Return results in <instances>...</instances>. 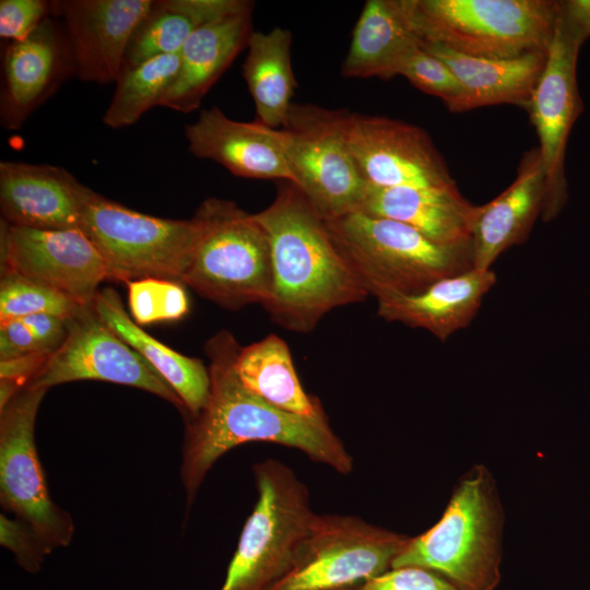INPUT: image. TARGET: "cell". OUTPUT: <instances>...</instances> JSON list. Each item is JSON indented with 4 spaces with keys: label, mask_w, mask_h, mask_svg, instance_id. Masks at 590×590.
Masks as SVG:
<instances>
[{
    "label": "cell",
    "mask_w": 590,
    "mask_h": 590,
    "mask_svg": "<svg viewBox=\"0 0 590 590\" xmlns=\"http://www.w3.org/2000/svg\"><path fill=\"white\" fill-rule=\"evenodd\" d=\"M582 42L559 12L542 74L524 107L539 138L545 176L544 222L556 217L568 199L565 154L571 128L583 110L577 84Z\"/></svg>",
    "instance_id": "cell-12"
},
{
    "label": "cell",
    "mask_w": 590,
    "mask_h": 590,
    "mask_svg": "<svg viewBox=\"0 0 590 590\" xmlns=\"http://www.w3.org/2000/svg\"><path fill=\"white\" fill-rule=\"evenodd\" d=\"M404 223L445 247H472L477 205L457 185L444 188L367 186L361 210Z\"/></svg>",
    "instance_id": "cell-21"
},
{
    "label": "cell",
    "mask_w": 590,
    "mask_h": 590,
    "mask_svg": "<svg viewBox=\"0 0 590 590\" xmlns=\"http://www.w3.org/2000/svg\"><path fill=\"white\" fill-rule=\"evenodd\" d=\"M80 229L101 255L107 279L182 282L198 241V221L163 219L131 210L88 188Z\"/></svg>",
    "instance_id": "cell-8"
},
{
    "label": "cell",
    "mask_w": 590,
    "mask_h": 590,
    "mask_svg": "<svg viewBox=\"0 0 590 590\" xmlns=\"http://www.w3.org/2000/svg\"><path fill=\"white\" fill-rule=\"evenodd\" d=\"M31 353L43 352L25 322L21 318L0 322V361Z\"/></svg>",
    "instance_id": "cell-37"
},
{
    "label": "cell",
    "mask_w": 590,
    "mask_h": 590,
    "mask_svg": "<svg viewBox=\"0 0 590 590\" xmlns=\"http://www.w3.org/2000/svg\"><path fill=\"white\" fill-rule=\"evenodd\" d=\"M560 10L567 25L585 43L590 37V0L560 1Z\"/></svg>",
    "instance_id": "cell-40"
},
{
    "label": "cell",
    "mask_w": 590,
    "mask_h": 590,
    "mask_svg": "<svg viewBox=\"0 0 590 590\" xmlns=\"http://www.w3.org/2000/svg\"><path fill=\"white\" fill-rule=\"evenodd\" d=\"M239 349L227 330L217 332L204 347L210 358V393L201 412L187 418L181 451L186 514L217 459L248 441L298 449L341 474L353 469V459L327 416L307 417L283 411L245 387L234 367Z\"/></svg>",
    "instance_id": "cell-1"
},
{
    "label": "cell",
    "mask_w": 590,
    "mask_h": 590,
    "mask_svg": "<svg viewBox=\"0 0 590 590\" xmlns=\"http://www.w3.org/2000/svg\"><path fill=\"white\" fill-rule=\"evenodd\" d=\"M128 284V302L138 324L181 319L189 310L185 288L176 281L142 279Z\"/></svg>",
    "instance_id": "cell-32"
},
{
    "label": "cell",
    "mask_w": 590,
    "mask_h": 590,
    "mask_svg": "<svg viewBox=\"0 0 590 590\" xmlns=\"http://www.w3.org/2000/svg\"><path fill=\"white\" fill-rule=\"evenodd\" d=\"M1 273L52 288L80 305L93 303L107 279L104 261L80 228L37 229L1 220Z\"/></svg>",
    "instance_id": "cell-14"
},
{
    "label": "cell",
    "mask_w": 590,
    "mask_h": 590,
    "mask_svg": "<svg viewBox=\"0 0 590 590\" xmlns=\"http://www.w3.org/2000/svg\"><path fill=\"white\" fill-rule=\"evenodd\" d=\"M558 12L554 0H415L422 44L480 58L547 51Z\"/></svg>",
    "instance_id": "cell-6"
},
{
    "label": "cell",
    "mask_w": 590,
    "mask_h": 590,
    "mask_svg": "<svg viewBox=\"0 0 590 590\" xmlns=\"http://www.w3.org/2000/svg\"><path fill=\"white\" fill-rule=\"evenodd\" d=\"M185 137L191 154L211 160L235 176L292 182L283 129L258 120L237 121L213 106L186 125Z\"/></svg>",
    "instance_id": "cell-18"
},
{
    "label": "cell",
    "mask_w": 590,
    "mask_h": 590,
    "mask_svg": "<svg viewBox=\"0 0 590 590\" xmlns=\"http://www.w3.org/2000/svg\"><path fill=\"white\" fill-rule=\"evenodd\" d=\"M36 337L42 352L52 355L63 343L68 333V319L47 312L21 318Z\"/></svg>",
    "instance_id": "cell-38"
},
{
    "label": "cell",
    "mask_w": 590,
    "mask_h": 590,
    "mask_svg": "<svg viewBox=\"0 0 590 590\" xmlns=\"http://www.w3.org/2000/svg\"><path fill=\"white\" fill-rule=\"evenodd\" d=\"M180 66L177 54L161 55L132 67H123L116 81L103 122L113 129L135 123L150 108L158 106L174 83Z\"/></svg>",
    "instance_id": "cell-30"
},
{
    "label": "cell",
    "mask_w": 590,
    "mask_h": 590,
    "mask_svg": "<svg viewBox=\"0 0 590 590\" xmlns=\"http://www.w3.org/2000/svg\"><path fill=\"white\" fill-rule=\"evenodd\" d=\"M399 75L420 91L442 99L446 107L461 94V86L449 67L421 46L404 62Z\"/></svg>",
    "instance_id": "cell-33"
},
{
    "label": "cell",
    "mask_w": 590,
    "mask_h": 590,
    "mask_svg": "<svg viewBox=\"0 0 590 590\" xmlns=\"http://www.w3.org/2000/svg\"><path fill=\"white\" fill-rule=\"evenodd\" d=\"M545 201V176L538 148L526 152L515 180L477 212L472 231L473 269L488 270L497 258L528 238Z\"/></svg>",
    "instance_id": "cell-20"
},
{
    "label": "cell",
    "mask_w": 590,
    "mask_h": 590,
    "mask_svg": "<svg viewBox=\"0 0 590 590\" xmlns=\"http://www.w3.org/2000/svg\"><path fill=\"white\" fill-rule=\"evenodd\" d=\"M234 367L245 387L270 404L302 416H327L320 400L304 390L290 347L279 335L240 346Z\"/></svg>",
    "instance_id": "cell-28"
},
{
    "label": "cell",
    "mask_w": 590,
    "mask_h": 590,
    "mask_svg": "<svg viewBox=\"0 0 590 590\" xmlns=\"http://www.w3.org/2000/svg\"><path fill=\"white\" fill-rule=\"evenodd\" d=\"M442 60L461 86V94L447 108L463 113L476 108L514 104L526 107L544 69L547 51L517 58H480L422 44Z\"/></svg>",
    "instance_id": "cell-25"
},
{
    "label": "cell",
    "mask_w": 590,
    "mask_h": 590,
    "mask_svg": "<svg viewBox=\"0 0 590 590\" xmlns=\"http://www.w3.org/2000/svg\"><path fill=\"white\" fill-rule=\"evenodd\" d=\"M503 526L495 481L476 464L453 487L440 519L410 538L391 568H426L459 590H495L500 581Z\"/></svg>",
    "instance_id": "cell-3"
},
{
    "label": "cell",
    "mask_w": 590,
    "mask_h": 590,
    "mask_svg": "<svg viewBox=\"0 0 590 590\" xmlns=\"http://www.w3.org/2000/svg\"><path fill=\"white\" fill-rule=\"evenodd\" d=\"M49 357L48 354L31 353L2 359L0 361V379L12 380L24 389L44 367Z\"/></svg>",
    "instance_id": "cell-39"
},
{
    "label": "cell",
    "mask_w": 590,
    "mask_h": 590,
    "mask_svg": "<svg viewBox=\"0 0 590 590\" xmlns=\"http://www.w3.org/2000/svg\"><path fill=\"white\" fill-rule=\"evenodd\" d=\"M344 590H459L439 574L415 566L389 570Z\"/></svg>",
    "instance_id": "cell-35"
},
{
    "label": "cell",
    "mask_w": 590,
    "mask_h": 590,
    "mask_svg": "<svg viewBox=\"0 0 590 590\" xmlns=\"http://www.w3.org/2000/svg\"><path fill=\"white\" fill-rule=\"evenodd\" d=\"M153 1H51V12L63 22L74 75L90 83H116L132 35Z\"/></svg>",
    "instance_id": "cell-16"
},
{
    "label": "cell",
    "mask_w": 590,
    "mask_h": 590,
    "mask_svg": "<svg viewBox=\"0 0 590 590\" xmlns=\"http://www.w3.org/2000/svg\"><path fill=\"white\" fill-rule=\"evenodd\" d=\"M93 306L101 319L173 388L185 404L188 418L197 416L210 393V373L203 362L172 350L143 331L128 316L113 288L98 291Z\"/></svg>",
    "instance_id": "cell-26"
},
{
    "label": "cell",
    "mask_w": 590,
    "mask_h": 590,
    "mask_svg": "<svg viewBox=\"0 0 590 590\" xmlns=\"http://www.w3.org/2000/svg\"><path fill=\"white\" fill-rule=\"evenodd\" d=\"M324 222L338 251L376 299L418 294L473 269L471 246H440L394 220L357 211Z\"/></svg>",
    "instance_id": "cell-4"
},
{
    "label": "cell",
    "mask_w": 590,
    "mask_h": 590,
    "mask_svg": "<svg viewBox=\"0 0 590 590\" xmlns=\"http://www.w3.org/2000/svg\"><path fill=\"white\" fill-rule=\"evenodd\" d=\"M496 281L492 269H471L441 279L418 294L377 299V314L388 322L427 330L445 342L472 322Z\"/></svg>",
    "instance_id": "cell-23"
},
{
    "label": "cell",
    "mask_w": 590,
    "mask_h": 590,
    "mask_svg": "<svg viewBox=\"0 0 590 590\" xmlns=\"http://www.w3.org/2000/svg\"><path fill=\"white\" fill-rule=\"evenodd\" d=\"M258 500L220 590H269L292 567L315 512L305 484L285 464L253 465Z\"/></svg>",
    "instance_id": "cell-7"
},
{
    "label": "cell",
    "mask_w": 590,
    "mask_h": 590,
    "mask_svg": "<svg viewBox=\"0 0 590 590\" xmlns=\"http://www.w3.org/2000/svg\"><path fill=\"white\" fill-rule=\"evenodd\" d=\"M51 12V1L1 0L0 36L19 42L30 36Z\"/></svg>",
    "instance_id": "cell-36"
},
{
    "label": "cell",
    "mask_w": 590,
    "mask_h": 590,
    "mask_svg": "<svg viewBox=\"0 0 590 590\" xmlns=\"http://www.w3.org/2000/svg\"><path fill=\"white\" fill-rule=\"evenodd\" d=\"M349 116L293 103L282 127L292 182L323 221L359 211L368 186L349 146Z\"/></svg>",
    "instance_id": "cell-9"
},
{
    "label": "cell",
    "mask_w": 590,
    "mask_h": 590,
    "mask_svg": "<svg viewBox=\"0 0 590 590\" xmlns=\"http://www.w3.org/2000/svg\"><path fill=\"white\" fill-rule=\"evenodd\" d=\"M78 380L135 387L187 413L173 388L101 319L93 303L82 306L68 319L66 340L26 387L48 390Z\"/></svg>",
    "instance_id": "cell-13"
},
{
    "label": "cell",
    "mask_w": 590,
    "mask_h": 590,
    "mask_svg": "<svg viewBox=\"0 0 590 590\" xmlns=\"http://www.w3.org/2000/svg\"><path fill=\"white\" fill-rule=\"evenodd\" d=\"M410 536L356 516L315 515L291 569L269 590H344L392 567Z\"/></svg>",
    "instance_id": "cell-10"
},
{
    "label": "cell",
    "mask_w": 590,
    "mask_h": 590,
    "mask_svg": "<svg viewBox=\"0 0 590 590\" xmlns=\"http://www.w3.org/2000/svg\"><path fill=\"white\" fill-rule=\"evenodd\" d=\"M71 73L73 62L64 31L50 17L26 38L8 43L0 93L2 127L20 129Z\"/></svg>",
    "instance_id": "cell-17"
},
{
    "label": "cell",
    "mask_w": 590,
    "mask_h": 590,
    "mask_svg": "<svg viewBox=\"0 0 590 590\" xmlns=\"http://www.w3.org/2000/svg\"><path fill=\"white\" fill-rule=\"evenodd\" d=\"M193 217L200 233L182 283L231 310L263 306L273 284L271 247L253 214L232 200L212 197Z\"/></svg>",
    "instance_id": "cell-5"
},
{
    "label": "cell",
    "mask_w": 590,
    "mask_h": 590,
    "mask_svg": "<svg viewBox=\"0 0 590 590\" xmlns=\"http://www.w3.org/2000/svg\"><path fill=\"white\" fill-rule=\"evenodd\" d=\"M82 306L45 285L16 274L1 273L0 322L40 312L69 319Z\"/></svg>",
    "instance_id": "cell-31"
},
{
    "label": "cell",
    "mask_w": 590,
    "mask_h": 590,
    "mask_svg": "<svg viewBox=\"0 0 590 590\" xmlns=\"http://www.w3.org/2000/svg\"><path fill=\"white\" fill-rule=\"evenodd\" d=\"M252 9L212 21L187 39L179 51L178 74L158 106L186 114L199 108L209 90L247 47L253 32Z\"/></svg>",
    "instance_id": "cell-24"
},
{
    "label": "cell",
    "mask_w": 590,
    "mask_h": 590,
    "mask_svg": "<svg viewBox=\"0 0 590 590\" xmlns=\"http://www.w3.org/2000/svg\"><path fill=\"white\" fill-rule=\"evenodd\" d=\"M347 142L367 185L382 188L456 186L429 135L420 127L350 113Z\"/></svg>",
    "instance_id": "cell-15"
},
{
    "label": "cell",
    "mask_w": 590,
    "mask_h": 590,
    "mask_svg": "<svg viewBox=\"0 0 590 590\" xmlns=\"http://www.w3.org/2000/svg\"><path fill=\"white\" fill-rule=\"evenodd\" d=\"M47 389L25 387L1 412V506L51 548L68 546L74 523L49 495L35 446V421Z\"/></svg>",
    "instance_id": "cell-11"
},
{
    "label": "cell",
    "mask_w": 590,
    "mask_h": 590,
    "mask_svg": "<svg viewBox=\"0 0 590 590\" xmlns=\"http://www.w3.org/2000/svg\"><path fill=\"white\" fill-rule=\"evenodd\" d=\"M422 46L415 0H368L353 28L341 73L346 78L390 79Z\"/></svg>",
    "instance_id": "cell-22"
},
{
    "label": "cell",
    "mask_w": 590,
    "mask_h": 590,
    "mask_svg": "<svg viewBox=\"0 0 590 590\" xmlns=\"http://www.w3.org/2000/svg\"><path fill=\"white\" fill-rule=\"evenodd\" d=\"M0 543L13 553L24 570L32 574L40 570L45 557L52 551L25 522L4 515L0 517Z\"/></svg>",
    "instance_id": "cell-34"
},
{
    "label": "cell",
    "mask_w": 590,
    "mask_h": 590,
    "mask_svg": "<svg viewBox=\"0 0 590 590\" xmlns=\"http://www.w3.org/2000/svg\"><path fill=\"white\" fill-rule=\"evenodd\" d=\"M88 187L50 164L0 162L1 220L37 229L80 228Z\"/></svg>",
    "instance_id": "cell-19"
},
{
    "label": "cell",
    "mask_w": 590,
    "mask_h": 590,
    "mask_svg": "<svg viewBox=\"0 0 590 590\" xmlns=\"http://www.w3.org/2000/svg\"><path fill=\"white\" fill-rule=\"evenodd\" d=\"M253 8L248 0H157L135 28L123 67L177 54L201 26Z\"/></svg>",
    "instance_id": "cell-27"
},
{
    "label": "cell",
    "mask_w": 590,
    "mask_h": 590,
    "mask_svg": "<svg viewBox=\"0 0 590 590\" xmlns=\"http://www.w3.org/2000/svg\"><path fill=\"white\" fill-rule=\"evenodd\" d=\"M252 214L270 241L273 284L263 308L274 323L307 333L333 309L369 297L293 182L279 181L273 201Z\"/></svg>",
    "instance_id": "cell-2"
},
{
    "label": "cell",
    "mask_w": 590,
    "mask_h": 590,
    "mask_svg": "<svg viewBox=\"0 0 590 590\" xmlns=\"http://www.w3.org/2000/svg\"><path fill=\"white\" fill-rule=\"evenodd\" d=\"M292 33L274 27L252 32L243 64V76L253 99L258 121L282 129L297 85L291 62Z\"/></svg>",
    "instance_id": "cell-29"
}]
</instances>
